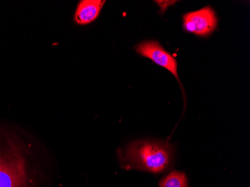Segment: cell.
<instances>
[{
    "label": "cell",
    "mask_w": 250,
    "mask_h": 187,
    "mask_svg": "<svg viewBox=\"0 0 250 187\" xmlns=\"http://www.w3.org/2000/svg\"><path fill=\"white\" fill-rule=\"evenodd\" d=\"M160 187H188L185 173L173 171L161 181Z\"/></svg>",
    "instance_id": "obj_6"
},
{
    "label": "cell",
    "mask_w": 250,
    "mask_h": 187,
    "mask_svg": "<svg viewBox=\"0 0 250 187\" xmlns=\"http://www.w3.org/2000/svg\"><path fill=\"white\" fill-rule=\"evenodd\" d=\"M155 2L161 8V13L164 14L168 7L176 3L177 1H155Z\"/></svg>",
    "instance_id": "obj_7"
},
{
    "label": "cell",
    "mask_w": 250,
    "mask_h": 187,
    "mask_svg": "<svg viewBox=\"0 0 250 187\" xmlns=\"http://www.w3.org/2000/svg\"><path fill=\"white\" fill-rule=\"evenodd\" d=\"M135 50L140 56L147 58L155 64L168 70L179 82L181 88V82L178 74V63L175 57L169 54L165 49L156 41H147L142 42L135 46Z\"/></svg>",
    "instance_id": "obj_4"
},
{
    "label": "cell",
    "mask_w": 250,
    "mask_h": 187,
    "mask_svg": "<svg viewBox=\"0 0 250 187\" xmlns=\"http://www.w3.org/2000/svg\"><path fill=\"white\" fill-rule=\"evenodd\" d=\"M217 16L210 7H205L183 16L184 30L200 37L210 36L217 29Z\"/></svg>",
    "instance_id": "obj_3"
},
{
    "label": "cell",
    "mask_w": 250,
    "mask_h": 187,
    "mask_svg": "<svg viewBox=\"0 0 250 187\" xmlns=\"http://www.w3.org/2000/svg\"><path fill=\"white\" fill-rule=\"evenodd\" d=\"M106 1L83 0L79 2L74 15V21L79 25L89 24L98 18Z\"/></svg>",
    "instance_id": "obj_5"
},
{
    "label": "cell",
    "mask_w": 250,
    "mask_h": 187,
    "mask_svg": "<svg viewBox=\"0 0 250 187\" xmlns=\"http://www.w3.org/2000/svg\"><path fill=\"white\" fill-rule=\"evenodd\" d=\"M24 147L18 139L0 133V187H32Z\"/></svg>",
    "instance_id": "obj_2"
},
{
    "label": "cell",
    "mask_w": 250,
    "mask_h": 187,
    "mask_svg": "<svg viewBox=\"0 0 250 187\" xmlns=\"http://www.w3.org/2000/svg\"><path fill=\"white\" fill-rule=\"evenodd\" d=\"M118 153L121 166L126 170L162 172L172 160V147L158 142H133Z\"/></svg>",
    "instance_id": "obj_1"
}]
</instances>
